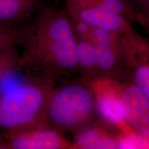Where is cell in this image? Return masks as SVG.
Returning a JSON list of instances; mask_svg holds the SVG:
<instances>
[{"mask_svg":"<svg viewBox=\"0 0 149 149\" xmlns=\"http://www.w3.org/2000/svg\"><path fill=\"white\" fill-rule=\"evenodd\" d=\"M75 56L77 73L83 79L89 81L98 77L97 48L92 42L77 38Z\"/></svg>","mask_w":149,"mask_h":149,"instance_id":"obj_12","label":"cell"},{"mask_svg":"<svg viewBox=\"0 0 149 149\" xmlns=\"http://www.w3.org/2000/svg\"><path fill=\"white\" fill-rule=\"evenodd\" d=\"M127 77L149 100V42L133 29L122 35Z\"/></svg>","mask_w":149,"mask_h":149,"instance_id":"obj_6","label":"cell"},{"mask_svg":"<svg viewBox=\"0 0 149 149\" xmlns=\"http://www.w3.org/2000/svg\"><path fill=\"white\" fill-rule=\"evenodd\" d=\"M86 81L94 94L97 114L100 120L118 133L131 128L126 122L123 109L121 81L107 77H97Z\"/></svg>","mask_w":149,"mask_h":149,"instance_id":"obj_4","label":"cell"},{"mask_svg":"<svg viewBox=\"0 0 149 149\" xmlns=\"http://www.w3.org/2000/svg\"><path fill=\"white\" fill-rule=\"evenodd\" d=\"M55 84L35 74L0 93V134L46 125V104Z\"/></svg>","mask_w":149,"mask_h":149,"instance_id":"obj_2","label":"cell"},{"mask_svg":"<svg viewBox=\"0 0 149 149\" xmlns=\"http://www.w3.org/2000/svg\"><path fill=\"white\" fill-rule=\"evenodd\" d=\"M96 48L98 77L122 81L127 77L122 45Z\"/></svg>","mask_w":149,"mask_h":149,"instance_id":"obj_10","label":"cell"},{"mask_svg":"<svg viewBox=\"0 0 149 149\" xmlns=\"http://www.w3.org/2000/svg\"><path fill=\"white\" fill-rule=\"evenodd\" d=\"M136 15L149 17V0H133Z\"/></svg>","mask_w":149,"mask_h":149,"instance_id":"obj_16","label":"cell"},{"mask_svg":"<svg viewBox=\"0 0 149 149\" xmlns=\"http://www.w3.org/2000/svg\"><path fill=\"white\" fill-rule=\"evenodd\" d=\"M71 148H119V133L101 120H94L74 133Z\"/></svg>","mask_w":149,"mask_h":149,"instance_id":"obj_9","label":"cell"},{"mask_svg":"<svg viewBox=\"0 0 149 149\" xmlns=\"http://www.w3.org/2000/svg\"><path fill=\"white\" fill-rule=\"evenodd\" d=\"M38 8L37 0H0V22L18 26Z\"/></svg>","mask_w":149,"mask_h":149,"instance_id":"obj_11","label":"cell"},{"mask_svg":"<svg viewBox=\"0 0 149 149\" xmlns=\"http://www.w3.org/2000/svg\"><path fill=\"white\" fill-rule=\"evenodd\" d=\"M65 8L71 17L86 22L91 26L124 34L133 29L132 21L126 17L113 13L74 3H65Z\"/></svg>","mask_w":149,"mask_h":149,"instance_id":"obj_8","label":"cell"},{"mask_svg":"<svg viewBox=\"0 0 149 149\" xmlns=\"http://www.w3.org/2000/svg\"><path fill=\"white\" fill-rule=\"evenodd\" d=\"M121 97L126 122L149 138V100L129 78L121 81Z\"/></svg>","mask_w":149,"mask_h":149,"instance_id":"obj_7","label":"cell"},{"mask_svg":"<svg viewBox=\"0 0 149 149\" xmlns=\"http://www.w3.org/2000/svg\"><path fill=\"white\" fill-rule=\"evenodd\" d=\"M68 3L79 4L122 15L131 20L135 21L136 11L133 5L128 0H64Z\"/></svg>","mask_w":149,"mask_h":149,"instance_id":"obj_13","label":"cell"},{"mask_svg":"<svg viewBox=\"0 0 149 149\" xmlns=\"http://www.w3.org/2000/svg\"><path fill=\"white\" fill-rule=\"evenodd\" d=\"M96 103L90 85L84 79L56 87L48 97L45 111L47 126L61 133H75L96 117Z\"/></svg>","mask_w":149,"mask_h":149,"instance_id":"obj_3","label":"cell"},{"mask_svg":"<svg viewBox=\"0 0 149 149\" xmlns=\"http://www.w3.org/2000/svg\"><path fill=\"white\" fill-rule=\"evenodd\" d=\"M19 40L24 46L20 66L55 82L77 73V37L66 8L48 7L39 11L29 26L21 30Z\"/></svg>","mask_w":149,"mask_h":149,"instance_id":"obj_1","label":"cell"},{"mask_svg":"<svg viewBox=\"0 0 149 149\" xmlns=\"http://www.w3.org/2000/svg\"><path fill=\"white\" fill-rule=\"evenodd\" d=\"M135 21L138 22L139 24L144 26L146 31L149 33V17L148 16H143L139 15H136Z\"/></svg>","mask_w":149,"mask_h":149,"instance_id":"obj_17","label":"cell"},{"mask_svg":"<svg viewBox=\"0 0 149 149\" xmlns=\"http://www.w3.org/2000/svg\"><path fill=\"white\" fill-rule=\"evenodd\" d=\"M20 33L18 26L0 22V51L16 46Z\"/></svg>","mask_w":149,"mask_h":149,"instance_id":"obj_15","label":"cell"},{"mask_svg":"<svg viewBox=\"0 0 149 149\" xmlns=\"http://www.w3.org/2000/svg\"><path fill=\"white\" fill-rule=\"evenodd\" d=\"M71 146V141L63 133L47 125L0 134V149H65Z\"/></svg>","mask_w":149,"mask_h":149,"instance_id":"obj_5","label":"cell"},{"mask_svg":"<svg viewBox=\"0 0 149 149\" xmlns=\"http://www.w3.org/2000/svg\"><path fill=\"white\" fill-rule=\"evenodd\" d=\"M15 47L12 46L0 51V80L19 66V55Z\"/></svg>","mask_w":149,"mask_h":149,"instance_id":"obj_14","label":"cell"}]
</instances>
